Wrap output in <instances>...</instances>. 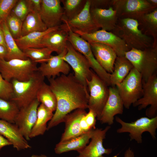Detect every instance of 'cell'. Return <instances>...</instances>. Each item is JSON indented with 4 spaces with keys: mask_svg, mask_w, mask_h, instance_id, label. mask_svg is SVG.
Returning a JSON list of instances; mask_svg holds the SVG:
<instances>
[{
    "mask_svg": "<svg viewBox=\"0 0 157 157\" xmlns=\"http://www.w3.org/2000/svg\"><path fill=\"white\" fill-rule=\"evenodd\" d=\"M113 0H90V8H97L102 9L108 8L112 6Z\"/></svg>",
    "mask_w": 157,
    "mask_h": 157,
    "instance_id": "cell-40",
    "label": "cell"
},
{
    "mask_svg": "<svg viewBox=\"0 0 157 157\" xmlns=\"http://www.w3.org/2000/svg\"><path fill=\"white\" fill-rule=\"evenodd\" d=\"M112 7L118 19L137 20L144 15L157 9V6L152 4L148 0H113Z\"/></svg>",
    "mask_w": 157,
    "mask_h": 157,
    "instance_id": "cell-9",
    "label": "cell"
},
{
    "mask_svg": "<svg viewBox=\"0 0 157 157\" xmlns=\"http://www.w3.org/2000/svg\"><path fill=\"white\" fill-rule=\"evenodd\" d=\"M9 30L15 39L21 37L23 22L10 13L6 21Z\"/></svg>",
    "mask_w": 157,
    "mask_h": 157,
    "instance_id": "cell-36",
    "label": "cell"
},
{
    "mask_svg": "<svg viewBox=\"0 0 157 157\" xmlns=\"http://www.w3.org/2000/svg\"><path fill=\"white\" fill-rule=\"evenodd\" d=\"M67 52L66 49L61 53L56 56H51L46 62L41 64L38 71L44 77L48 79L60 76V73L64 75L69 74L70 67L63 59Z\"/></svg>",
    "mask_w": 157,
    "mask_h": 157,
    "instance_id": "cell-19",
    "label": "cell"
},
{
    "mask_svg": "<svg viewBox=\"0 0 157 157\" xmlns=\"http://www.w3.org/2000/svg\"><path fill=\"white\" fill-rule=\"evenodd\" d=\"M60 26L48 28L43 31L31 33L14 40L19 47L22 50L28 48H42L41 42L43 37L49 32L57 29Z\"/></svg>",
    "mask_w": 157,
    "mask_h": 157,
    "instance_id": "cell-28",
    "label": "cell"
},
{
    "mask_svg": "<svg viewBox=\"0 0 157 157\" xmlns=\"http://www.w3.org/2000/svg\"><path fill=\"white\" fill-rule=\"evenodd\" d=\"M63 5L64 20H71L78 15L83 9L86 0H62Z\"/></svg>",
    "mask_w": 157,
    "mask_h": 157,
    "instance_id": "cell-33",
    "label": "cell"
},
{
    "mask_svg": "<svg viewBox=\"0 0 157 157\" xmlns=\"http://www.w3.org/2000/svg\"><path fill=\"white\" fill-rule=\"evenodd\" d=\"M13 91L12 83L5 80L0 72V98L10 100L12 97Z\"/></svg>",
    "mask_w": 157,
    "mask_h": 157,
    "instance_id": "cell-39",
    "label": "cell"
},
{
    "mask_svg": "<svg viewBox=\"0 0 157 157\" xmlns=\"http://www.w3.org/2000/svg\"><path fill=\"white\" fill-rule=\"evenodd\" d=\"M138 21L129 19H118L111 32L122 40L130 50H143L157 45L151 37L143 34L139 29Z\"/></svg>",
    "mask_w": 157,
    "mask_h": 157,
    "instance_id": "cell-2",
    "label": "cell"
},
{
    "mask_svg": "<svg viewBox=\"0 0 157 157\" xmlns=\"http://www.w3.org/2000/svg\"><path fill=\"white\" fill-rule=\"evenodd\" d=\"M67 52L63 59L71 66L74 72L76 78L87 87L86 80L91 78L92 70L87 58L76 50L68 41Z\"/></svg>",
    "mask_w": 157,
    "mask_h": 157,
    "instance_id": "cell-11",
    "label": "cell"
},
{
    "mask_svg": "<svg viewBox=\"0 0 157 157\" xmlns=\"http://www.w3.org/2000/svg\"><path fill=\"white\" fill-rule=\"evenodd\" d=\"M31 157H48L44 155H33Z\"/></svg>",
    "mask_w": 157,
    "mask_h": 157,
    "instance_id": "cell-48",
    "label": "cell"
},
{
    "mask_svg": "<svg viewBox=\"0 0 157 157\" xmlns=\"http://www.w3.org/2000/svg\"><path fill=\"white\" fill-rule=\"evenodd\" d=\"M124 157H135L134 152L129 147L125 151Z\"/></svg>",
    "mask_w": 157,
    "mask_h": 157,
    "instance_id": "cell-46",
    "label": "cell"
},
{
    "mask_svg": "<svg viewBox=\"0 0 157 157\" xmlns=\"http://www.w3.org/2000/svg\"><path fill=\"white\" fill-rule=\"evenodd\" d=\"M142 82V97L134 103V107L138 106L139 110L150 107L146 111V115L151 118L157 116V75L155 74L145 82Z\"/></svg>",
    "mask_w": 157,
    "mask_h": 157,
    "instance_id": "cell-12",
    "label": "cell"
},
{
    "mask_svg": "<svg viewBox=\"0 0 157 157\" xmlns=\"http://www.w3.org/2000/svg\"><path fill=\"white\" fill-rule=\"evenodd\" d=\"M6 48L0 44V60L5 59L7 55Z\"/></svg>",
    "mask_w": 157,
    "mask_h": 157,
    "instance_id": "cell-44",
    "label": "cell"
},
{
    "mask_svg": "<svg viewBox=\"0 0 157 157\" xmlns=\"http://www.w3.org/2000/svg\"><path fill=\"white\" fill-rule=\"evenodd\" d=\"M30 12L26 0H18L10 13L23 22Z\"/></svg>",
    "mask_w": 157,
    "mask_h": 157,
    "instance_id": "cell-37",
    "label": "cell"
},
{
    "mask_svg": "<svg viewBox=\"0 0 157 157\" xmlns=\"http://www.w3.org/2000/svg\"><path fill=\"white\" fill-rule=\"evenodd\" d=\"M68 36L67 30L61 24L59 28L49 32L43 37L41 42L42 48H48L60 54L66 49Z\"/></svg>",
    "mask_w": 157,
    "mask_h": 157,
    "instance_id": "cell-21",
    "label": "cell"
},
{
    "mask_svg": "<svg viewBox=\"0 0 157 157\" xmlns=\"http://www.w3.org/2000/svg\"><path fill=\"white\" fill-rule=\"evenodd\" d=\"M63 25L68 31V41L76 50L87 58L93 71L108 86H110V74L106 71L97 61L93 54L89 43Z\"/></svg>",
    "mask_w": 157,
    "mask_h": 157,
    "instance_id": "cell-10",
    "label": "cell"
},
{
    "mask_svg": "<svg viewBox=\"0 0 157 157\" xmlns=\"http://www.w3.org/2000/svg\"><path fill=\"white\" fill-rule=\"evenodd\" d=\"M90 0H86L85 6L76 17L69 20L63 21V24L71 30L76 32L91 33L100 28L93 19L90 13Z\"/></svg>",
    "mask_w": 157,
    "mask_h": 157,
    "instance_id": "cell-14",
    "label": "cell"
},
{
    "mask_svg": "<svg viewBox=\"0 0 157 157\" xmlns=\"http://www.w3.org/2000/svg\"><path fill=\"white\" fill-rule=\"evenodd\" d=\"M60 0H42L39 13L47 28L60 26L63 23L64 10Z\"/></svg>",
    "mask_w": 157,
    "mask_h": 157,
    "instance_id": "cell-16",
    "label": "cell"
},
{
    "mask_svg": "<svg viewBox=\"0 0 157 157\" xmlns=\"http://www.w3.org/2000/svg\"><path fill=\"white\" fill-rule=\"evenodd\" d=\"M19 110L14 101L0 98V119L14 124Z\"/></svg>",
    "mask_w": 157,
    "mask_h": 157,
    "instance_id": "cell-34",
    "label": "cell"
},
{
    "mask_svg": "<svg viewBox=\"0 0 157 157\" xmlns=\"http://www.w3.org/2000/svg\"><path fill=\"white\" fill-rule=\"evenodd\" d=\"M124 56L141 74L142 81H146L156 74L157 45L143 50L132 49L126 52Z\"/></svg>",
    "mask_w": 157,
    "mask_h": 157,
    "instance_id": "cell-3",
    "label": "cell"
},
{
    "mask_svg": "<svg viewBox=\"0 0 157 157\" xmlns=\"http://www.w3.org/2000/svg\"><path fill=\"white\" fill-rule=\"evenodd\" d=\"M53 115V112L43 104H40L37 109L36 120L30 135V139L44 134L47 130V123L51 120Z\"/></svg>",
    "mask_w": 157,
    "mask_h": 157,
    "instance_id": "cell-27",
    "label": "cell"
},
{
    "mask_svg": "<svg viewBox=\"0 0 157 157\" xmlns=\"http://www.w3.org/2000/svg\"><path fill=\"white\" fill-rule=\"evenodd\" d=\"M89 110L88 113H87L85 116V118L90 128L91 129H95L96 116L93 112L91 110Z\"/></svg>",
    "mask_w": 157,
    "mask_h": 157,
    "instance_id": "cell-41",
    "label": "cell"
},
{
    "mask_svg": "<svg viewBox=\"0 0 157 157\" xmlns=\"http://www.w3.org/2000/svg\"><path fill=\"white\" fill-rule=\"evenodd\" d=\"M137 21L142 32L152 37L157 44V9L142 15Z\"/></svg>",
    "mask_w": 157,
    "mask_h": 157,
    "instance_id": "cell-29",
    "label": "cell"
},
{
    "mask_svg": "<svg viewBox=\"0 0 157 157\" xmlns=\"http://www.w3.org/2000/svg\"><path fill=\"white\" fill-rule=\"evenodd\" d=\"M3 32L5 42L7 51L5 60H9L13 59L24 60L28 58L18 47L14 38L10 33L6 21L1 23Z\"/></svg>",
    "mask_w": 157,
    "mask_h": 157,
    "instance_id": "cell-30",
    "label": "cell"
},
{
    "mask_svg": "<svg viewBox=\"0 0 157 157\" xmlns=\"http://www.w3.org/2000/svg\"><path fill=\"white\" fill-rule=\"evenodd\" d=\"M36 99L52 112L55 111L57 107L56 97L49 85L44 82L38 90Z\"/></svg>",
    "mask_w": 157,
    "mask_h": 157,
    "instance_id": "cell-32",
    "label": "cell"
},
{
    "mask_svg": "<svg viewBox=\"0 0 157 157\" xmlns=\"http://www.w3.org/2000/svg\"><path fill=\"white\" fill-rule=\"evenodd\" d=\"M85 109L78 108L67 115L63 122L65 123L64 131L60 141H63L85 133L81 129L80 122L87 113Z\"/></svg>",
    "mask_w": 157,
    "mask_h": 157,
    "instance_id": "cell-22",
    "label": "cell"
},
{
    "mask_svg": "<svg viewBox=\"0 0 157 157\" xmlns=\"http://www.w3.org/2000/svg\"><path fill=\"white\" fill-rule=\"evenodd\" d=\"M75 33L89 43L99 42L109 46L117 56H124L125 53L130 50L122 40L111 31L101 29L89 34L79 32Z\"/></svg>",
    "mask_w": 157,
    "mask_h": 157,
    "instance_id": "cell-13",
    "label": "cell"
},
{
    "mask_svg": "<svg viewBox=\"0 0 157 157\" xmlns=\"http://www.w3.org/2000/svg\"><path fill=\"white\" fill-rule=\"evenodd\" d=\"M133 68L131 63L125 56H117L113 72L110 74L111 86H116L120 83Z\"/></svg>",
    "mask_w": 157,
    "mask_h": 157,
    "instance_id": "cell-26",
    "label": "cell"
},
{
    "mask_svg": "<svg viewBox=\"0 0 157 157\" xmlns=\"http://www.w3.org/2000/svg\"><path fill=\"white\" fill-rule=\"evenodd\" d=\"M89 43L97 61L106 71L112 73L117 56L115 51L111 47L104 44L97 42Z\"/></svg>",
    "mask_w": 157,
    "mask_h": 157,
    "instance_id": "cell-20",
    "label": "cell"
},
{
    "mask_svg": "<svg viewBox=\"0 0 157 157\" xmlns=\"http://www.w3.org/2000/svg\"><path fill=\"white\" fill-rule=\"evenodd\" d=\"M94 130L92 129L84 134L67 140L60 141L55 146V153L60 154L71 151L78 152L81 150L89 143Z\"/></svg>",
    "mask_w": 157,
    "mask_h": 157,
    "instance_id": "cell-25",
    "label": "cell"
},
{
    "mask_svg": "<svg viewBox=\"0 0 157 157\" xmlns=\"http://www.w3.org/2000/svg\"><path fill=\"white\" fill-rule=\"evenodd\" d=\"M47 28L39 13L31 12L23 22L21 37L33 32L43 31Z\"/></svg>",
    "mask_w": 157,
    "mask_h": 157,
    "instance_id": "cell-31",
    "label": "cell"
},
{
    "mask_svg": "<svg viewBox=\"0 0 157 157\" xmlns=\"http://www.w3.org/2000/svg\"><path fill=\"white\" fill-rule=\"evenodd\" d=\"M148 1L152 4L157 6V0H148Z\"/></svg>",
    "mask_w": 157,
    "mask_h": 157,
    "instance_id": "cell-47",
    "label": "cell"
},
{
    "mask_svg": "<svg viewBox=\"0 0 157 157\" xmlns=\"http://www.w3.org/2000/svg\"><path fill=\"white\" fill-rule=\"evenodd\" d=\"M0 44L6 48L4 35L1 23H0Z\"/></svg>",
    "mask_w": 157,
    "mask_h": 157,
    "instance_id": "cell-45",
    "label": "cell"
},
{
    "mask_svg": "<svg viewBox=\"0 0 157 157\" xmlns=\"http://www.w3.org/2000/svg\"><path fill=\"white\" fill-rule=\"evenodd\" d=\"M40 104L36 99L28 105L20 108L15 118L14 124L27 140L30 139V135L36 120Z\"/></svg>",
    "mask_w": 157,
    "mask_h": 157,
    "instance_id": "cell-15",
    "label": "cell"
},
{
    "mask_svg": "<svg viewBox=\"0 0 157 157\" xmlns=\"http://www.w3.org/2000/svg\"><path fill=\"white\" fill-rule=\"evenodd\" d=\"M48 79L57 100V107L47 126V130L63 122L65 116L78 108H88L89 93L87 87L74 74H62Z\"/></svg>",
    "mask_w": 157,
    "mask_h": 157,
    "instance_id": "cell-1",
    "label": "cell"
},
{
    "mask_svg": "<svg viewBox=\"0 0 157 157\" xmlns=\"http://www.w3.org/2000/svg\"><path fill=\"white\" fill-rule=\"evenodd\" d=\"M10 145H12L11 143L0 134V151L3 147Z\"/></svg>",
    "mask_w": 157,
    "mask_h": 157,
    "instance_id": "cell-43",
    "label": "cell"
},
{
    "mask_svg": "<svg viewBox=\"0 0 157 157\" xmlns=\"http://www.w3.org/2000/svg\"><path fill=\"white\" fill-rule=\"evenodd\" d=\"M44 78L38 71L27 81L12 80L13 91L10 100L15 102L19 109L28 105L36 99L38 90L44 82Z\"/></svg>",
    "mask_w": 157,
    "mask_h": 157,
    "instance_id": "cell-4",
    "label": "cell"
},
{
    "mask_svg": "<svg viewBox=\"0 0 157 157\" xmlns=\"http://www.w3.org/2000/svg\"><path fill=\"white\" fill-rule=\"evenodd\" d=\"M89 91L88 108L95 114L99 120L109 95V88L92 70L91 78L86 80Z\"/></svg>",
    "mask_w": 157,
    "mask_h": 157,
    "instance_id": "cell-8",
    "label": "cell"
},
{
    "mask_svg": "<svg viewBox=\"0 0 157 157\" xmlns=\"http://www.w3.org/2000/svg\"><path fill=\"white\" fill-rule=\"evenodd\" d=\"M116 86L124 107L129 109L142 96V76L133 68L124 80Z\"/></svg>",
    "mask_w": 157,
    "mask_h": 157,
    "instance_id": "cell-7",
    "label": "cell"
},
{
    "mask_svg": "<svg viewBox=\"0 0 157 157\" xmlns=\"http://www.w3.org/2000/svg\"><path fill=\"white\" fill-rule=\"evenodd\" d=\"M27 58L33 62L41 64L47 62L53 51L47 47L28 48L22 50Z\"/></svg>",
    "mask_w": 157,
    "mask_h": 157,
    "instance_id": "cell-35",
    "label": "cell"
},
{
    "mask_svg": "<svg viewBox=\"0 0 157 157\" xmlns=\"http://www.w3.org/2000/svg\"><path fill=\"white\" fill-rule=\"evenodd\" d=\"M18 0H0V23L6 21Z\"/></svg>",
    "mask_w": 157,
    "mask_h": 157,
    "instance_id": "cell-38",
    "label": "cell"
},
{
    "mask_svg": "<svg viewBox=\"0 0 157 157\" xmlns=\"http://www.w3.org/2000/svg\"><path fill=\"white\" fill-rule=\"evenodd\" d=\"M117 155H117L115 156H113V157H117ZM102 157H105L103 156Z\"/></svg>",
    "mask_w": 157,
    "mask_h": 157,
    "instance_id": "cell-49",
    "label": "cell"
},
{
    "mask_svg": "<svg viewBox=\"0 0 157 157\" xmlns=\"http://www.w3.org/2000/svg\"><path fill=\"white\" fill-rule=\"evenodd\" d=\"M90 13L95 22L101 29L112 31L115 28L118 18L112 6L107 9L90 8Z\"/></svg>",
    "mask_w": 157,
    "mask_h": 157,
    "instance_id": "cell-24",
    "label": "cell"
},
{
    "mask_svg": "<svg viewBox=\"0 0 157 157\" xmlns=\"http://www.w3.org/2000/svg\"><path fill=\"white\" fill-rule=\"evenodd\" d=\"M115 120L121 125L117 130V132L128 133L131 140H134L138 144L142 143V134L145 132L149 133L153 139L156 138L157 116L151 118L142 117L131 122H125L118 117H115Z\"/></svg>",
    "mask_w": 157,
    "mask_h": 157,
    "instance_id": "cell-6",
    "label": "cell"
},
{
    "mask_svg": "<svg viewBox=\"0 0 157 157\" xmlns=\"http://www.w3.org/2000/svg\"><path fill=\"white\" fill-rule=\"evenodd\" d=\"M38 69L37 63L28 58L24 60H0L1 73L5 80L10 82L13 80L27 81L38 71Z\"/></svg>",
    "mask_w": 157,
    "mask_h": 157,
    "instance_id": "cell-5",
    "label": "cell"
},
{
    "mask_svg": "<svg viewBox=\"0 0 157 157\" xmlns=\"http://www.w3.org/2000/svg\"><path fill=\"white\" fill-rule=\"evenodd\" d=\"M0 134L18 151L30 148L31 146L15 124L0 119Z\"/></svg>",
    "mask_w": 157,
    "mask_h": 157,
    "instance_id": "cell-23",
    "label": "cell"
},
{
    "mask_svg": "<svg viewBox=\"0 0 157 157\" xmlns=\"http://www.w3.org/2000/svg\"><path fill=\"white\" fill-rule=\"evenodd\" d=\"M110 128L108 126L103 129H95L90 143L78 152L79 154L76 157H102L104 154H110L112 151V149L105 148L103 145L106 133Z\"/></svg>",
    "mask_w": 157,
    "mask_h": 157,
    "instance_id": "cell-17",
    "label": "cell"
},
{
    "mask_svg": "<svg viewBox=\"0 0 157 157\" xmlns=\"http://www.w3.org/2000/svg\"><path fill=\"white\" fill-rule=\"evenodd\" d=\"M123 101L116 86L109 88L108 99L102 111L99 121L101 124L109 126L114 123V116L122 114L123 112Z\"/></svg>",
    "mask_w": 157,
    "mask_h": 157,
    "instance_id": "cell-18",
    "label": "cell"
},
{
    "mask_svg": "<svg viewBox=\"0 0 157 157\" xmlns=\"http://www.w3.org/2000/svg\"><path fill=\"white\" fill-rule=\"evenodd\" d=\"M42 0H26L31 12L39 13L41 8Z\"/></svg>",
    "mask_w": 157,
    "mask_h": 157,
    "instance_id": "cell-42",
    "label": "cell"
}]
</instances>
